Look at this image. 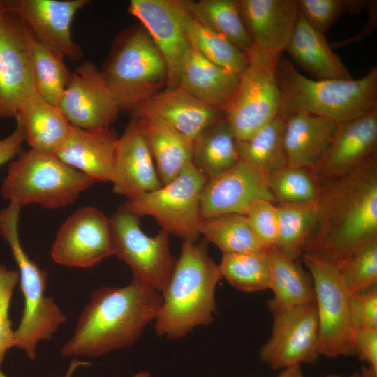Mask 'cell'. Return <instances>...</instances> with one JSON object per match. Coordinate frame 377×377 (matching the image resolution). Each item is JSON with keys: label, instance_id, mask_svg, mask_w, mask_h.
I'll use <instances>...</instances> for the list:
<instances>
[{"label": "cell", "instance_id": "9", "mask_svg": "<svg viewBox=\"0 0 377 377\" xmlns=\"http://www.w3.org/2000/svg\"><path fill=\"white\" fill-rule=\"evenodd\" d=\"M239 75L235 94L225 109V120L237 140L253 136L280 112L281 94L276 72L281 56L253 45Z\"/></svg>", "mask_w": 377, "mask_h": 377}, {"label": "cell", "instance_id": "36", "mask_svg": "<svg viewBox=\"0 0 377 377\" xmlns=\"http://www.w3.org/2000/svg\"><path fill=\"white\" fill-rule=\"evenodd\" d=\"M64 58L37 40L32 46V65L37 94L58 105L72 75Z\"/></svg>", "mask_w": 377, "mask_h": 377}, {"label": "cell", "instance_id": "13", "mask_svg": "<svg viewBox=\"0 0 377 377\" xmlns=\"http://www.w3.org/2000/svg\"><path fill=\"white\" fill-rule=\"evenodd\" d=\"M189 1L132 0L128 12L138 19L161 54L168 68L166 89L179 87L182 61L191 47L187 34Z\"/></svg>", "mask_w": 377, "mask_h": 377}, {"label": "cell", "instance_id": "18", "mask_svg": "<svg viewBox=\"0 0 377 377\" xmlns=\"http://www.w3.org/2000/svg\"><path fill=\"white\" fill-rule=\"evenodd\" d=\"M257 199L276 204L267 175L240 160L227 171L208 179L201 194V219L227 214H244Z\"/></svg>", "mask_w": 377, "mask_h": 377}, {"label": "cell", "instance_id": "38", "mask_svg": "<svg viewBox=\"0 0 377 377\" xmlns=\"http://www.w3.org/2000/svg\"><path fill=\"white\" fill-rule=\"evenodd\" d=\"M267 176L276 205L309 202L317 197L318 182L310 169L287 165Z\"/></svg>", "mask_w": 377, "mask_h": 377}, {"label": "cell", "instance_id": "14", "mask_svg": "<svg viewBox=\"0 0 377 377\" xmlns=\"http://www.w3.org/2000/svg\"><path fill=\"white\" fill-rule=\"evenodd\" d=\"M271 312L272 334L260 350L261 361L273 369L316 362L320 355L316 304Z\"/></svg>", "mask_w": 377, "mask_h": 377}, {"label": "cell", "instance_id": "11", "mask_svg": "<svg viewBox=\"0 0 377 377\" xmlns=\"http://www.w3.org/2000/svg\"><path fill=\"white\" fill-rule=\"evenodd\" d=\"M139 219L119 208L110 218L114 255L129 266L133 279L162 293L177 259L170 251L169 235L161 230L155 236L147 235Z\"/></svg>", "mask_w": 377, "mask_h": 377}, {"label": "cell", "instance_id": "35", "mask_svg": "<svg viewBox=\"0 0 377 377\" xmlns=\"http://www.w3.org/2000/svg\"><path fill=\"white\" fill-rule=\"evenodd\" d=\"M278 237L275 247L292 260L304 252L313 228L316 209L315 200L309 202L276 205Z\"/></svg>", "mask_w": 377, "mask_h": 377}, {"label": "cell", "instance_id": "1", "mask_svg": "<svg viewBox=\"0 0 377 377\" xmlns=\"http://www.w3.org/2000/svg\"><path fill=\"white\" fill-rule=\"evenodd\" d=\"M318 182L315 223L303 253L338 263L377 242V154Z\"/></svg>", "mask_w": 377, "mask_h": 377}, {"label": "cell", "instance_id": "32", "mask_svg": "<svg viewBox=\"0 0 377 377\" xmlns=\"http://www.w3.org/2000/svg\"><path fill=\"white\" fill-rule=\"evenodd\" d=\"M193 19L221 35L246 54L253 46L244 25L237 0L189 1Z\"/></svg>", "mask_w": 377, "mask_h": 377}, {"label": "cell", "instance_id": "27", "mask_svg": "<svg viewBox=\"0 0 377 377\" xmlns=\"http://www.w3.org/2000/svg\"><path fill=\"white\" fill-rule=\"evenodd\" d=\"M292 60L316 80H348L352 76L327 43L300 13L286 51Z\"/></svg>", "mask_w": 377, "mask_h": 377}, {"label": "cell", "instance_id": "48", "mask_svg": "<svg viewBox=\"0 0 377 377\" xmlns=\"http://www.w3.org/2000/svg\"><path fill=\"white\" fill-rule=\"evenodd\" d=\"M360 376V377H377V371L364 364L362 366Z\"/></svg>", "mask_w": 377, "mask_h": 377}, {"label": "cell", "instance_id": "7", "mask_svg": "<svg viewBox=\"0 0 377 377\" xmlns=\"http://www.w3.org/2000/svg\"><path fill=\"white\" fill-rule=\"evenodd\" d=\"M94 182L54 154L30 149L9 163L1 194L9 203L21 207L36 203L57 209L73 202Z\"/></svg>", "mask_w": 377, "mask_h": 377}, {"label": "cell", "instance_id": "25", "mask_svg": "<svg viewBox=\"0 0 377 377\" xmlns=\"http://www.w3.org/2000/svg\"><path fill=\"white\" fill-rule=\"evenodd\" d=\"M338 126L318 116L304 113L287 116L284 148L288 165L313 170L327 153Z\"/></svg>", "mask_w": 377, "mask_h": 377}, {"label": "cell", "instance_id": "8", "mask_svg": "<svg viewBox=\"0 0 377 377\" xmlns=\"http://www.w3.org/2000/svg\"><path fill=\"white\" fill-rule=\"evenodd\" d=\"M208 179L191 162L169 183L126 200L119 209L138 218L149 216L168 235L183 242H197L200 236L201 194Z\"/></svg>", "mask_w": 377, "mask_h": 377}, {"label": "cell", "instance_id": "6", "mask_svg": "<svg viewBox=\"0 0 377 377\" xmlns=\"http://www.w3.org/2000/svg\"><path fill=\"white\" fill-rule=\"evenodd\" d=\"M20 209V206L9 203L0 211V235L8 244L18 266L24 297L21 320L14 332V347L22 350L32 360L36 357L38 342L50 339L66 321V317L54 298L45 294L47 271L29 257L21 244L18 232Z\"/></svg>", "mask_w": 377, "mask_h": 377}, {"label": "cell", "instance_id": "49", "mask_svg": "<svg viewBox=\"0 0 377 377\" xmlns=\"http://www.w3.org/2000/svg\"><path fill=\"white\" fill-rule=\"evenodd\" d=\"M325 377H360V372H355L347 376L333 374H329L326 376Z\"/></svg>", "mask_w": 377, "mask_h": 377}, {"label": "cell", "instance_id": "45", "mask_svg": "<svg viewBox=\"0 0 377 377\" xmlns=\"http://www.w3.org/2000/svg\"><path fill=\"white\" fill-rule=\"evenodd\" d=\"M24 142L23 127L20 121L16 119L15 130L8 136L0 140V166L14 159L22 151Z\"/></svg>", "mask_w": 377, "mask_h": 377}, {"label": "cell", "instance_id": "46", "mask_svg": "<svg viewBox=\"0 0 377 377\" xmlns=\"http://www.w3.org/2000/svg\"><path fill=\"white\" fill-rule=\"evenodd\" d=\"M91 363L82 361L77 358H73L70 362L68 368L63 377H72L74 372L80 367L91 365ZM0 377H7L0 369ZM133 377H150V373L147 371H141Z\"/></svg>", "mask_w": 377, "mask_h": 377}, {"label": "cell", "instance_id": "4", "mask_svg": "<svg viewBox=\"0 0 377 377\" xmlns=\"http://www.w3.org/2000/svg\"><path fill=\"white\" fill-rule=\"evenodd\" d=\"M276 77L281 94L279 113L285 117L304 113L341 124L377 106L376 66L358 79L313 80L300 73L289 59L280 57Z\"/></svg>", "mask_w": 377, "mask_h": 377}, {"label": "cell", "instance_id": "31", "mask_svg": "<svg viewBox=\"0 0 377 377\" xmlns=\"http://www.w3.org/2000/svg\"><path fill=\"white\" fill-rule=\"evenodd\" d=\"M286 121V117L279 113L250 138L237 140L240 160L267 175L287 165Z\"/></svg>", "mask_w": 377, "mask_h": 377}, {"label": "cell", "instance_id": "40", "mask_svg": "<svg viewBox=\"0 0 377 377\" xmlns=\"http://www.w3.org/2000/svg\"><path fill=\"white\" fill-rule=\"evenodd\" d=\"M300 13L315 29L325 34L337 20L346 13L357 14L368 0H297Z\"/></svg>", "mask_w": 377, "mask_h": 377}, {"label": "cell", "instance_id": "30", "mask_svg": "<svg viewBox=\"0 0 377 377\" xmlns=\"http://www.w3.org/2000/svg\"><path fill=\"white\" fill-rule=\"evenodd\" d=\"M237 143L225 119L215 123L193 141L192 163L209 178L221 174L240 161Z\"/></svg>", "mask_w": 377, "mask_h": 377}, {"label": "cell", "instance_id": "47", "mask_svg": "<svg viewBox=\"0 0 377 377\" xmlns=\"http://www.w3.org/2000/svg\"><path fill=\"white\" fill-rule=\"evenodd\" d=\"M276 377H306L302 370L300 364L286 367L282 369Z\"/></svg>", "mask_w": 377, "mask_h": 377}, {"label": "cell", "instance_id": "50", "mask_svg": "<svg viewBox=\"0 0 377 377\" xmlns=\"http://www.w3.org/2000/svg\"><path fill=\"white\" fill-rule=\"evenodd\" d=\"M6 12V0H0V15Z\"/></svg>", "mask_w": 377, "mask_h": 377}, {"label": "cell", "instance_id": "16", "mask_svg": "<svg viewBox=\"0 0 377 377\" xmlns=\"http://www.w3.org/2000/svg\"><path fill=\"white\" fill-rule=\"evenodd\" d=\"M57 106L71 125L87 130L109 128L120 111L101 70L89 61L72 72Z\"/></svg>", "mask_w": 377, "mask_h": 377}, {"label": "cell", "instance_id": "17", "mask_svg": "<svg viewBox=\"0 0 377 377\" xmlns=\"http://www.w3.org/2000/svg\"><path fill=\"white\" fill-rule=\"evenodd\" d=\"M89 3V0H6V12L24 21L38 42L73 61L81 60L83 52L73 40L72 22Z\"/></svg>", "mask_w": 377, "mask_h": 377}, {"label": "cell", "instance_id": "42", "mask_svg": "<svg viewBox=\"0 0 377 377\" xmlns=\"http://www.w3.org/2000/svg\"><path fill=\"white\" fill-rule=\"evenodd\" d=\"M19 281V272L0 264V367L7 351L15 345L9 309L13 290Z\"/></svg>", "mask_w": 377, "mask_h": 377}, {"label": "cell", "instance_id": "33", "mask_svg": "<svg viewBox=\"0 0 377 377\" xmlns=\"http://www.w3.org/2000/svg\"><path fill=\"white\" fill-rule=\"evenodd\" d=\"M200 234L225 253L265 249L256 236L245 214H227L201 219Z\"/></svg>", "mask_w": 377, "mask_h": 377}, {"label": "cell", "instance_id": "24", "mask_svg": "<svg viewBox=\"0 0 377 377\" xmlns=\"http://www.w3.org/2000/svg\"><path fill=\"white\" fill-rule=\"evenodd\" d=\"M131 114L146 140L162 185L169 183L192 162L193 141L154 114Z\"/></svg>", "mask_w": 377, "mask_h": 377}, {"label": "cell", "instance_id": "28", "mask_svg": "<svg viewBox=\"0 0 377 377\" xmlns=\"http://www.w3.org/2000/svg\"><path fill=\"white\" fill-rule=\"evenodd\" d=\"M15 118L20 121L30 149L54 155L65 142L71 127L58 106L38 94L22 105Z\"/></svg>", "mask_w": 377, "mask_h": 377}, {"label": "cell", "instance_id": "37", "mask_svg": "<svg viewBox=\"0 0 377 377\" xmlns=\"http://www.w3.org/2000/svg\"><path fill=\"white\" fill-rule=\"evenodd\" d=\"M187 34L191 47L212 63L239 75L246 68L248 59L245 53L192 16Z\"/></svg>", "mask_w": 377, "mask_h": 377}, {"label": "cell", "instance_id": "5", "mask_svg": "<svg viewBox=\"0 0 377 377\" xmlns=\"http://www.w3.org/2000/svg\"><path fill=\"white\" fill-rule=\"evenodd\" d=\"M101 71L120 111L129 113L164 90L168 80L161 54L140 27L118 36Z\"/></svg>", "mask_w": 377, "mask_h": 377}, {"label": "cell", "instance_id": "34", "mask_svg": "<svg viewBox=\"0 0 377 377\" xmlns=\"http://www.w3.org/2000/svg\"><path fill=\"white\" fill-rule=\"evenodd\" d=\"M222 279L245 293L269 289L271 263L269 249L223 254L219 264Z\"/></svg>", "mask_w": 377, "mask_h": 377}, {"label": "cell", "instance_id": "20", "mask_svg": "<svg viewBox=\"0 0 377 377\" xmlns=\"http://www.w3.org/2000/svg\"><path fill=\"white\" fill-rule=\"evenodd\" d=\"M112 183L114 192L127 200L162 186L146 140L133 118L118 138Z\"/></svg>", "mask_w": 377, "mask_h": 377}, {"label": "cell", "instance_id": "12", "mask_svg": "<svg viewBox=\"0 0 377 377\" xmlns=\"http://www.w3.org/2000/svg\"><path fill=\"white\" fill-rule=\"evenodd\" d=\"M36 40L21 18L8 12L0 15V118L15 117L37 94L32 65Z\"/></svg>", "mask_w": 377, "mask_h": 377}, {"label": "cell", "instance_id": "2", "mask_svg": "<svg viewBox=\"0 0 377 377\" xmlns=\"http://www.w3.org/2000/svg\"><path fill=\"white\" fill-rule=\"evenodd\" d=\"M161 293L135 280L124 287L94 290L61 350L64 357H98L131 346L155 320Z\"/></svg>", "mask_w": 377, "mask_h": 377}, {"label": "cell", "instance_id": "3", "mask_svg": "<svg viewBox=\"0 0 377 377\" xmlns=\"http://www.w3.org/2000/svg\"><path fill=\"white\" fill-rule=\"evenodd\" d=\"M222 279L205 242H183L155 319L157 335L176 339L214 321L215 291Z\"/></svg>", "mask_w": 377, "mask_h": 377}, {"label": "cell", "instance_id": "19", "mask_svg": "<svg viewBox=\"0 0 377 377\" xmlns=\"http://www.w3.org/2000/svg\"><path fill=\"white\" fill-rule=\"evenodd\" d=\"M377 154V106L339 124L332 143L312 170L317 180L343 175Z\"/></svg>", "mask_w": 377, "mask_h": 377}, {"label": "cell", "instance_id": "10", "mask_svg": "<svg viewBox=\"0 0 377 377\" xmlns=\"http://www.w3.org/2000/svg\"><path fill=\"white\" fill-rule=\"evenodd\" d=\"M301 257L313 285L320 355L337 357L354 354L350 295L337 265L314 253L305 252Z\"/></svg>", "mask_w": 377, "mask_h": 377}, {"label": "cell", "instance_id": "21", "mask_svg": "<svg viewBox=\"0 0 377 377\" xmlns=\"http://www.w3.org/2000/svg\"><path fill=\"white\" fill-rule=\"evenodd\" d=\"M255 45L275 56L286 52L300 16L297 0H237Z\"/></svg>", "mask_w": 377, "mask_h": 377}, {"label": "cell", "instance_id": "23", "mask_svg": "<svg viewBox=\"0 0 377 377\" xmlns=\"http://www.w3.org/2000/svg\"><path fill=\"white\" fill-rule=\"evenodd\" d=\"M156 115L193 141L208 127L225 119L223 111L198 100L181 87L165 89L131 114Z\"/></svg>", "mask_w": 377, "mask_h": 377}, {"label": "cell", "instance_id": "15", "mask_svg": "<svg viewBox=\"0 0 377 377\" xmlns=\"http://www.w3.org/2000/svg\"><path fill=\"white\" fill-rule=\"evenodd\" d=\"M114 255L112 223L93 207L75 211L60 226L51 249L52 259L70 267L89 268Z\"/></svg>", "mask_w": 377, "mask_h": 377}, {"label": "cell", "instance_id": "29", "mask_svg": "<svg viewBox=\"0 0 377 377\" xmlns=\"http://www.w3.org/2000/svg\"><path fill=\"white\" fill-rule=\"evenodd\" d=\"M271 263L269 289L274 297L268 302L270 311L286 310L315 303L312 280L296 263L275 246L269 249Z\"/></svg>", "mask_w": 377, "mask_h": 377}, {"label": "cell", "instance_id": "26", "mask_svg": "<svg viewBox=\"0 0 377 377\" xmlns=\"http://www.w3.org/2000/svg\"><path fill=\"white\" fill-rule=\"evenodd\" d=\"M238 82L239 74L212 63L192 47L184 58L179 87L212 107L224 112Z\"/></svg>", "mask_w": 377, "mask_h": 377}, {"label": "cell", "instance_id": "41", "mask_svg": "<svg viewBox=\"0 0 377 377\" xmlns=\"http://www.w3.org/2000/svg\"><path fill=\"white\" fill-rule=\"evenodd\" d=\"M265 249L275 246L278 237V218L276 204L265 199L253 200L244 214Z\"/></svg>", "mask_w": 377, "mask_h": 377}, {"label": "cell", "instance_id": "43", "mask_svg": "<svg viewBox=\"0 0 377 377\" xmlns=\"http://www.w3.org/2000/svg\"><path fill=\"white\" fill-rule=\"evenodd\" d=\"M350 312L354 331L377 329L376 285L350 296Z\"/></svg>", "mask_w": 377, "mask_h": 377}, {"label": "cell", "instance_id": "44", "mask_svg": "<svg viewBox=\"0 0 377 377\" xmlns=\"http://www.w3.org/2000/svg\"><path fill=\"white\" fill-rule=\"evenodd\" d=\"M353 346L359 358L377 371V329L355 330Z\"/></svg>", "mask_w": 377, "mask_h": 377}, {"label": "cell", "instance_id": "39", "mask_svg": "<svg viewBox=\"0 0 377 377\" xmlns=\"http://www.w3.org/2000/svg\"><path fill=\"white\" fill-rule=\"evenodd\" d=\"M350 296L377 283V242L368 244L335 263Z\"/></svg>", "mask_w": 377, "mask_h": 377}, {"label": "cell", "instance_id": "22", "mask_svg": "<svg viewBox=\"0 0 377 377\" xmlns=\"http://www.w3.org/2000/svg\"><path fill=\"white\" fill-rule=\"evenodd\" d=\"M118 138L110 127L87 130L71 125L55 156L95 182H112Z\"/></svg>", "mask_w": 377, "mask_h": 377}]
</instances>
